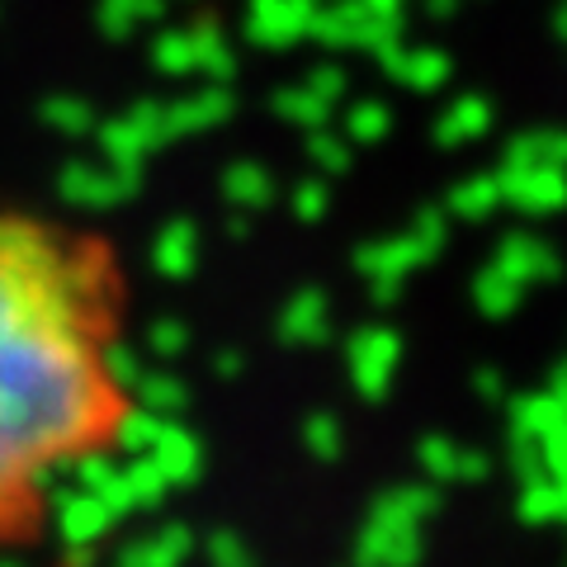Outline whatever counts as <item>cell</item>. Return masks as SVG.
<instances>
[{
    "mask_svg": "<svg viewBox=\"0 0 567 567\" xmlns=\"http://www.w3.org/2000/svg\"><path fill=\"white\" fill-rule=\"evenodd\" d=\"M114 317L100 246L0 218V539L24 535L52 477L118 435Z\"/></svg>",
    "mask_w": 567,
    "mask_h": 567,
    "instance_id": "1",
    "label": "cell"
}]
</instances>
